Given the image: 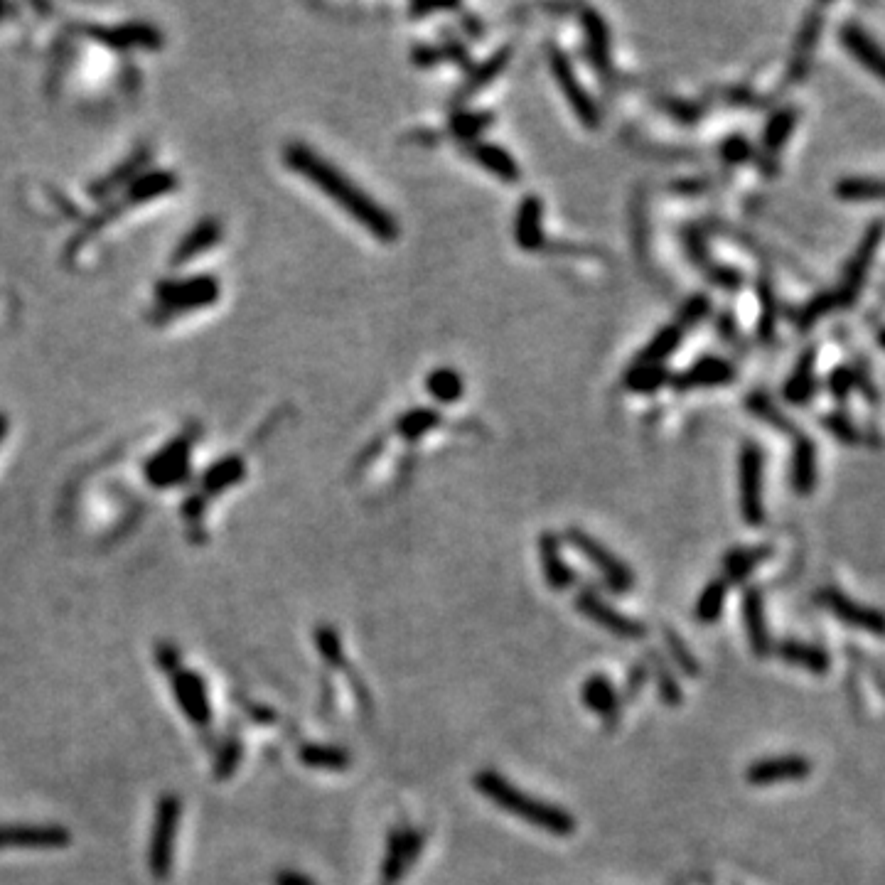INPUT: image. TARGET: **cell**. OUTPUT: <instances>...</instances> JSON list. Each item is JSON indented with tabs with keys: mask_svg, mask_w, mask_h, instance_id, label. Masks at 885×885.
I'll return each mask as SVG.
<instances>
[{
	"mask_svg": "<svg viewBox=\"0 0 885 885\" xmlns=\"http://www.w3.org/2000/svg\"><path fill=\"white\" fill-rule=\"evenodd\" d=\"M283 160H286V165L293 173H300L305 180L313 182L335 205L345 209L354 222L362 224L369 234H374V239L396 241V236H399L396 219L377 200H372L357 182H352L350 177L342 173L340 168L327 163L323 155L315 153L313 148L303 146V143H291L286 148V153H283Z\"/></svg>",
	"mask_w": 885,
	"mask_h": 885,
	"instance_id": "cell-1",
	"label": "cell"
},
{
	"mask_svg": "<svg viewBox=\"0 0 885 885\" xmlns=\"http://www.w3.org/2000/svg\"><path fill=\"white\" fill-rule=\"evenodd\" d=\"M475 790L482 797L490 799L492 804L504 809L507 814H514L522 822H527L536 829L546 831L551 836H573L576 831V819L568 812H563L556 804L544 802V799H536L527 795V792L519 790L514 782H509L507 777H502L495 770H482L475 775Z\"/></svg>",
	"mask_w": 885,
	"mask_h": 885,
	"instance_id": "cell-2",
	"label": "cell"
},
{
	"mask_svg": "<svg viewBox=\"0 0 885 885\" xmlns=\"http://www.w3.org/2000/svg\"><path fill=\"white\" fill-rule=\"evenodd\" d=\"M883 234H885L883 222H876L868 227V232L863 234L861 244H858L856 254L851 256L849 266H846L844 278H841L839 286H836L834 291L817 295V298L809 300V303L799 310V315H797L799 327H812L819 318H824L826 313H831V310L849 308V305L854 303V300L858 298V293H861L863 283H866V273L873 264V256H876L878 246H881Z\"/></svg>",
	"mask_w": 885,
	"mask_h": 885,
	"instance_id": "cell-3",
	"label": "cell"
},
{
	"mask_svg": "<svg viewBox=\"0 0 885 885\" xmlns=\"http://www.w3.org/2000/svg\"><path fill=\"white\" fill-rule=\"evenodd\" d=\"M219 298V281L212 276L180 278L163 281L155 288V310L160 315L187 313V310L207 308Z\"/></svg>",
	"mask_w": 885,
	"mask_h": 885,
	"instance_id": "cell-4",
	"label": "cell"
},
{
	"mask_svg": "<svg viewBox=\"0 0 885 885\" xmlns=\"http://www.w3.org/2000/svg\"><path fill=\"white\" fill-rule=\"evenodd\" d=\"M763 450L755 443H745L738 460V490H740V514L748 524L758 527L765 522L763 504Z\"/></svg>",
	"mask_w": 885,
	"mask_h": 885,
	"instance_id": "cell-5",
	"label": "cell"
},
{
	"mask_svg": "<svg viewBox=\"0 0 885 885\" xmlns=\"http://www.w3.org/2000/svg\"><path fill=\"white\" fill-rule=\"evenodd\" d=\"M566 539L571 541L573 549L581 551V554L598 568L600 576L605 578V583H608L615 593H627V590L635 588V573H632V568L625 566L608 546H603L598 539H593V536L578 527L568 529Z\"/></svg>",
	"mask_w": 885,
	"mask_h": 885,
	"instance_id": "cell-6",
	"label": "cell"
},
{
	"mask_svg": "<svg viewBox=\"0 0 885 885\" xmlns=\"http://www.w3.org/2000/svg\"><path fill=\"white\" fill-rule=\"evenodd\" d=\"M576 608L583 618H588L595 625H600L603 630H608L610 635L622 637V640H642L647 635V627L640 620L627 618L620 610H615L613 605L605 603L598 593L593 590H581L576 595Z\"/></svg>",
	"mask_w": 885,
	"mask_h": 885,
	"instance_id": "cell-7",
	"label": "cell"
},
{
	"mask_svg": "<svg viewBox=\"0 0 885 885\" xmlns=\"http://www.w3.org/2000/svg\"><path fill=\"white\" fill-rule=\"evenodd\" d=\"M549 64H551V72H554L556 84L566 96V101L571 104V109L576 111L578 121L583 123L586 128H598L600 123V114H598V106L593 104V99L588 96V91L581 87L576 77V69L573 64L568 62V57L563 55L559 47H549Z\"/></svg>",
	"mask_w": 885,
	"mask_h": 885,
	"instance_id": "cell-8",
	"label": "cell"
},
{
	"mask_svg": "<svg viewBox=\"0 0 885 885\" xmlns=\"http://www.w3.org/2000/svg\"><path fill=\"white\" fill-rule=\"evenodd\" d=\"M421 851H423L421 831H413V829L391 831L389 846H386V856H384V863H382L384 885L399 883Z\"/></svg>",
	"mask_w": 885,
	"mask_h": 885,
	"instance_id": "cell-9",
	"label": "cell"
},
{
	"mask_svg": "<svg viewBox=\"0 0 885 885\" xmlns=\"http://www.w3.org/2000/svg\"><path fill=\"white\" fill-rule=\"evenodd\" d=\"M839 40L841 45L854 55V59L861 64V67H866L873 77H878L885 84V50L861 28V25L856 23L841 25Z\"/></svg>",
	"mask_w": 885,
	"mask_h": 885,
	"instance_id": "cell-10",
	"label": "cell"
},
{
	"mask_svg": "<svg viewBox=\"0 0 885 885\" xmlns=\"http://www.w3.org/2000/svg\"><path fill=\"white\" fill-rule=\"evenodd\" d=\"M190 470V441H173L148 463V480L155 487L177 485Z\"/></svg>",
	"mask_w": 885,
	"mask_h": 885,
	"instance_id": "cell-11",
	"label": "cell"
},
{
	"mask_svg": "<svg viewBox=\"0 0 885 885\" xmlns=\"http://www.w3.org/2000/svg\"><path fill=\"white\" fill-rule=\"evenodd\" d=\"M581 699L588 711H593L608 728H613L618 723L622 701L615 684L605 674H593V677L583 681Z\"/></svg>",
	"mask_w": 885,
	"mask_h": 885,
	"instance_id": "cell-12",
	"label": "cell"
},
{
	"mask_svg": "<svg viewBox=\"0 0 885 885\" xmlns=\"http://www.w3.org/2000/svg\"><path fill=\"white\" fill-rule=\"evenodd\" d=\"M812 765L809 760L799 758V755H780V758H767L758 760L755 765L748 767L745 772V780L750 785H772V782H785V780H802L809 775Z\"/></svg>",
	"mask_w": 885,
	"mask_h": 885,
	"instance_id": "cell-13",
	"label": "cell"
},
{
	"mask_svg": "<svg viewBox=\"0 0 885 885\" xmlns=\"http://www.w3.org/2000/svg\"><path fill=\"white\" fill-rule=\"evenodd\" d=\"M514 241L524 251H539L544 246V205L536 195H527L514 219Z\"/></svg>",
	"mask_w": 885,
	"mask_h": 885,
	"instance_id": "cell-14",
	"label": "cell"
},
{
	"mask_svg": "<svg viewBox=\"0 0 885 885\" xmlns=\"http://www.w3.org/2000/svg\"><path fill=\"white\" fill-rule=\"evenodd\" d=\"M67 844V834L62 829H50V826H20V829H5L0 826V851L10 849H62Z\"/></svg>",
	"mask_w": 885,
	"mask_h": 885,
	"instance_id": "cell-15",
	"label": "cell"
},
{
	"mask_svg": "<svg viewBox=\"0 0 885 885\" xmlns=\"http://www.w3.org/2000/svg\"><path fill=\"white\" fill-rule=\"evenodd\" d=\"M736 379V369L731 362L721 357H704L696 364H691L686 372H681L674 384L679 389H699V386H721L731 384Z\"/></svg>",
	"mask_w": 885,
	"mask_h": 885,
	"instance_id": "cell-16",
	"label": "cell"
},
{
	"mask_svg": "<svg viewBox=\"0 0 885 885\" xmlns=\"http://www.w3.org/2000/svg\"><path fill=\"white\" fill-rule=\"evenodd\" d=\"M539 559H541V571H544L546 586L554 590H568L576 583V573L571 571L566 561L561 556V544L551 531L541 534L539 539Z\"/></svg>",
	"mask_w": 885,
	"mask_h": 885,
	"instance_id": "cell-17",
	"label": "cell"
},
{
	"mask_svg": "<svg viewBox=\"0 0 885 885\" xmlns=\"http://www.w3.org/2000/svg\"><path fill=\"white\" fill-rule=\"evenodd\" d=\"M468 155H470L472 160H475L477 165H482V168H485L487 173L497 175V177H500V180H504V182H519V175H522V173H519L517 160H514L512 155H509L504 148L495 146V143L475 141L468 148Z\"/></svg>",
	"mask_w": 885,
	"mask_h": 885,
	"instance_id": "cell-18",
	"label": "cell"
},
{
	"mask_svg": "<svg viewBox=\"0 0 885 885\" xmlns=\"http://www.w3.org/2000/svg\"><path fill=\"white\" fill-rule=\"evenodd\" d=\"M822 603L829 605V608L834 610L841 620L849 622V625L863 627V630L876 632V635H885V615L858 608V605L851 603V600L844 598L841 593H836V590H824Z\"/></svg>",
	"mask_w": 885,
	"mask_h": 885,
	"instance_id": "cell-19",
	"label": "cell"
},
{
	"mask_svg": "<svg viewBox=\"0 0 885 885\" xmlns=\"http://www.w3.org/2000/svg\"><path fill=\"white\" fill-rule=\"evenodd\" d=\"M817 485V448L809 438L797 436L792 453V487L797 495H809Z\"/></svg>",
	"mask_w": 885,
	"mask_h": 885,
	"instance_id": "cell-20",
	"label": "cell"
},
{
	"mask_svg": "<svg viewBox=\"0 0 885 885\" xmlns=\"http://www.w3.org/2000/svg\"><path fill=\"white\" fill-rule=\"evenodd\" d=\"M583 32H586V45L588 55L593 59L595 67L600 72H608L610 69V32L605 20L600 18L598 10L586 8L583 10Z\"/></svg>",
	"mask_w": 885,
	"mask_h": 885,
	"instance_id": "cell-21",
	"label": "cell"
},
{
	"mask_svg": "<svg viewBox=\"0 0 885 885\" xmlns=\"http://www.w3.org/2000/svg\"><path fill=\"white\" fill-rule=\"evenodd\" d=\"M743 620L748 627V640L753 652L758 657H765L770 652V632L765 625V613H763V598L755 588H750L743 598Z\"/></svg>",
	"mask_w": 885,
	"mask_h": 885,
	"instance_id": "cell-22",
	"label": "cell"
},
{
	"mask_svg": "<svg viewBox=\"0 0 885 885\" xmlns=\"http://www.w3.org/2000/svg\"><path fill=\"white\" fill-rule=\"evenodd\" d=\"M219 236H222V227H219V222H214V219H202V222L197 224L195 229H190L185 239L180 241V246L175 249L173 264L182 266V264H187V261L197 259L202 251L212 249V246L217 244Z\"/></svg>",
	"mask_w": 885,
	"mask_h": 885,
	"instance_id": "cell-23",
	"label": "cell"
},
{
	"mask_svg": "<svg viewBox=\"0 0 885 885\" xmlns=\"http://www.w3.org/2000/svg\"><path fill=\"white\" fill-rule=\"evenodd\" d=\"M814 362H817V350H807L797 362L792 377L785 382V399L792 404L802 406L814 396L817 382H814Z\"/></svg>",
	"mask_w": 885,
	"mask_h": 885,
	"instance_id": "cell-24",
	"label": "cell"
},
{
	"mask_svg": "<svg viewBox=\"0 0 885 885\" xmlns=\"http://www.w3.org/2000/svg\"><path fill=\"white\" fill-rule=\"evenodd\" d=\"M300 760L308 767L315 770H330V772H342L347 770L352 763L350 753L345 748H337V745H303L300 748Z\"/></svg>",
	"mask_w": 885,
	"mask_h": 885,
	"instance_id": "cell-25",
	"label": "cell"
},
{
	"mask_svg": "<svg viewBox=\"0 0 885 885\" xmlns=\"http://www.w3.org/2000/svg\"><path fill=\"white\" fill-rule=\"evenodd\" d=\"M767 556H770V549H765V546L731 551V554L723 559V573H726V578H723V581L726 583L743 581V578H748L750 573H753L755 568H758L760 563L767 559Z\"/></svg>",
	"mask_w": 885,
	"mask_h": 885,
	"instance_id": "cell-26",
	"label": "cell"
},
{
	"mask_svg": "<svg viewBox=\"0 0 885 885\" xmlns=\"http://www.w3.org/2000/svg\"><path fill=\"white\" fill-rule=\"evenodd\" d=\"M647 669L652 672L654 681H657L659 699H662L667 706H679L681 701H684V694H681L679 681L672 674V669H669V664L664 662L662 654L652 649V652L647 654Z\"/></svg>",
	"mask_w": 885,
	"mask_h": 885,
	"instance_id": "cell-27",
	"label": "cell"
},
{
	"mask_svg": "<svg viewBox=\"0 0 885 885\" xmlns=\"http://www.w3.org/2000/svg\"><path fill=\"white\" fill-rule=\"evenodd\" d=\"M426 389L441 404H455V401L463 399L465 384L460 379V374L450 367H438L433 369L426 377Z\"/></svg>",
	"mask_w": 885,
	"mask_h": 885,
	"instance_id": "cell-28",
	"label": "cell"
},
{
	"mask_svg": "<svg viewBox=\"0 0 885 885\" xmlns=\"http://www.w3.org/2000/svg\"><path fill=\"white\" fill-rule=\"evenodd\" d=\"M777 654H780L785 662L797 664V667L809 669V672L824 674L826 669H829V657H826L822 649L802 645V642H782V645L777 647Z\"/></svg>",
	"mask_w": 885,
	"mask_h": 885,
	"instance_id": "cell-29",
	"label": "cell"
},
{
	"mask_svg": "<svg viewBox=\"0 0 885 885\" xmlns=\"http://www.w3.org/2000/svg\"><path fill=\"white\" fill-rule=\"evenodd\" d=\"M441 423V413L433 409H413L406 411L404 416L396 421V431L406 438V441H418L426 433H431L433 428Z\"/></svg>",
	"mask_w": 885,
	"mask_h": 885,
	"instance_id": "cell-30",
	"label": "cell"
},
{
	"mask_svg": "<svg viewBox=\"0 0 885 885\" xmlns=\"http://www.w3.org/2000/svg\"><path fill=\"white\" fill-rule=\"evenodd\" d=\"M669 382L667 369H662V364H642L637 362L635 367L627 372L625 384L630 386L637 394H652V391L662 389Z\"/></svg>",
	"mask_w": 885,
	"mask_h": 885,
	"instance_id": "cell-31",
	"label": "cell"
},
{
	"mask_svg": "<svg viewBox=\"0 0 885 885\" xmlns=\"http://www.w3.org/2000/svg\"><path fill=\"white\" fill-rule=\"evenodd\" d=\"M797 126V111L795 109H782L777 114H772L770 121H767L765 133H763V143L770 153H777L787 141H790L792 131Z\"/></svg>",
	"mask_w": 885,
	"mask_h": 885,
	"instance_id": "cell-32",
	"label": "cell"
},
{
	"mask_svg": "<svg viewBox=\"0 0 885 885\" xmlns=\"http://www.w3.org/2000/svg\"><path fill=\"white\" fill-rule=\"evenodd\" d=\"M492 123H495V116L487 114V111H460V114L450 118V131H453L460 141L475 143Z\"/></svg>",
	"mask_w": 885,
	"mask_h": 885,
	"instance_id": "cell-33",
	"label": "cell"
},
{
	"mask_svg": "<svg viewBox=\"0 0 885 885\" xmlns=\"http://www.w3.org/2000/svg\"><path fill=\"white\" fill-rule=\"evenodd\" d=\"M681 327L679 325H667L654 335V340L642 350L640 362L642 364H662L669 354H674V350L681 345Z\"/></svg>",
	"mask_w": 885,
	"mask_h": 885,
	"instance_id": "cell-34",
	"label": "cell"
},
{
	"mask_svg": "<svg viewBox=\"0 0 885 885\" xmlns=\"http://www.w3.org/2000/svg\"><path fill=\"white\" fill-rule=\"evenodd\" d=\"M175 802H165L163 804V812H160L158 819V834H155V846H153V868L155 873H165L168 868V839L173 834V826H175Z\"/></svg>",
	"mask_w": 885,
	"mask_h": 885,
	"instance_id": "cell-35",
	"label": "cell"
},
{
	"mask_svg": "<svg viewBox=\"0 0 885 885\" xmlns=\"http://www.w3.org/2000/svg\"><path fill=\"white\" fill-rule=\"evenodd\" d=\"M728 583L723 578H716L708 586L701 590L699 603H696V620L699 622H716L723 613V603H726Z\"/></svg>",
	"mask_w": 885,
	"mask_h": 885,
	"instance_id": "cell-36",
	"label": "cell"
},
{
	"mask_svg": "<svg viewBox=\"0 0 885 885\" xmlns=\"http://www.w3.org/2000/svg\"><path fill=\"white\" fill-rule=\"evenodd\" d=\"M244 475H246L244 460L234 458L232 455V458L219 460L217 465H212V468H209L207 477H205V487L212 492H222V490H227V487L236 485V482L244 480Z\"/></svg>",
	"mask_w": 885,
	"mask_h": 885,
	"instance_id": "cell-37",
	"label": "cell"
},
{
	"mask_svg": "<svg viewBox=\"0 0 885 885\" xmlns=\"http://www.w3.org/2000/svg\"><path fill=\"white\" fill-rule=\"evenodd\" d=\"M662 637H664V645H667V649H669V657L674 659V664H677L681 672H684L686 677H699V674H701L699 659H696L694 654H691L689 645H686V642L681 640L679 632L674 630V627L664 625L662 627Z\"/></svg>",
	"mask_w": 885,
	"mask_h": 885,
	"instance_id": "cell-38",
	"label": "cell"
},
{
	"mask_svg": "<svg viewBox=\"0 0 885 885\" xmlns=\"http://www.w3.org/2000/svg\"><path fill=\"white\" fill-rule=\"evenodd\" d=\"M315 642H318L320 657H323V662L327 664V667H332V669L345 667V652H342L340 635H337L332 627H327V625L318 627V630H315Z\"/></svg>",
	"mask_w": 885,
	"mask_h": 885,
	"instance_id": "cell-39",
	"label": "cell"
},
{
	"mask_svg": "<svg viewBox=\"0 0 885 885\" xmlns=\"http://www.w3.org/2000/svg\"><path fill=\"white\" fill-rule=\"evenodd\" d=\"M819 30H822V18H819V13H812L807 18V23H804V28H802V32H799V40H797V64H795L797 74H802L804 69H807L809 55H812L814 45H817Z\"/></svg>",
	"mask_w": 885,
	"mask_h": 885,
	"instance_id": "cell-40",
	"label": "cell"
},
{
	"mask_svg": "<svg viewBox=\"0 0 885 885\" xmlns=\"http://www.w3.org/2000/svg\"><path fill=\"white\" fill-rule=\"evenodd\" d=\"M507 59H509V50L504 47V50L497 52V55H492L490 59H487V62H482L480 67L472 69L468 89H480V87H485V84H490L492 79H495L497 74L507 67Z\"/></svg>",
	"mask_w": 885,
	"mask_h": 885,
	"instance_id": "cell-41",
	"label": "cell"
},
{
	"mask_svg": "<svg viewBox=\"0 0 885 885\" xmlns=\"http://www.w3.org/2000/svg\"><path fill=\"white\" fill-rule=\"evenodd\" d=\"M775 295L767 281H760V337L770 340L772 332H775Z\"/></svg>",
	"mask_w": 885,
	"mask_h": 885,
	"instance_id": "cell-42",
	"label": "cell"
},
{
	"mask_svg": "<svg viewBox=\"0 0 885 885\" xmlns=\"http://www.w3.org/2000/svg\"><path fill=\"white\" fill-rule=\"evenodd\" d=\"M708 310H711V300H708L706 295L696 293L694 298L686 300L684 308H681L679 327H681V330H684V327H691V325L701 323V320H704L706 315H708Z\"/></svg>",
	"mask_w": 885,
	"mask_h": 885,
	"instance_id": "cell-43",
	"label": "cell"
},
{
	"mask_svg": "<svg viewBox=\"0 0 885 885\" xmlns=\"http://www.w3.org/2000/svg\"><path fill=\"white\" fill-rule=\"evenodd\" d=\"M647 679H649V669H647V664H645V662L635 664V667H632L630 672H627V679H625V694H622V699H620V701H635L637 696L642 694V689H645Z\"/></svg>",
	"mask_w": 885,
	"mask_h": 885,
	"instance_id": "cell-44",
	"label": "cell"
},
{
	"mask_svg": "<svg viewBox=\"0 0 885 885\" xmlns=\"http://www.w3.org/2000/svg\"><path fill=\"white\" fill-rule=\"evenodd\" d=\"M721 155H723V160H726V163H743V160L750 158L748 141H745V138H740V136L728 138V141L721 146Z\"/></svg>",
	"mask_w": 885,
	"mask_h": 885,
	"instance_id": "cell-45",
	"label": "cell"
},
{
	"mask_svg": "<svg viewBox=\"0 0 885 885\" xmlns=\"http://www.w3.org/2000/svg\"><path fill=\"white\" fill-rule=\"evenodd\" d=\"M824 426H829L831 431H834V436H836V438H841V441H844V443H858V441H863V436H858L856 428L851 426V423L846 421L844 416H831V418H826Z\"/></svg>",
	"mask_w": 885,
	"mask_h": 885,
	"instance_id": "cell-46",
	"label": "cell"
},
{
	"mask_svg": "<svg viewBox=\"0 0 885 885\" xmlns=\"http://www.w3.org/2000/svg\"><path fill=\"white\" fill-rule=\"evenodd\" d=\"M411 59H413V64H418V67H433V64L441 62L443 52L433 50L431 45H418V47H413Z\"/></svg>",
	"mask_w": 885,
	"mask_h": 885,
	"instance_id": "cell-47",
	"label": "cell"
},
{
	"mask_svg": "<svg viewBox=\"0 0 885 885\" xmlns=\"http://www.w3.org/2000/svg\"><path fill=\"white\" fill-rule=\"evenodd\" d=\"M273 883H276V885H318V883L313 881V878L305 876V873H295V871L278 873L276 881H273Z\"/></svg>",
	"mask_w": 885,
	"mask_h": 885,
	"instance_id": "cell-48",
	"label": "cell"
},
{
	"mask_svg": "<svg viewBox=\"0 0 885 885\" xmlns=\"http://www.w3.org/2000/svg\"><path fill=\"white\" fill-rule=\"evenodd\" d=\"M455 5H413V15H426V13H438V10H453Z\"/></svg>",
	"mask_w": 885,
	"mask_h": 885,
	"instance_id": "cell-49",
	"label": "cell"
},
{
	"mask_svg": "<svg viewBox=\"0 0 885 885\" xmlns=\"http://www.w3.org/2000/svg\"><path fill=\"white\" fill-rule=\"evenodd\" d=\"M5 436H8V416H5V413H0V445H3Z\"/></svg>",
	"mask_w": 885,
	"mask_h": 885,
	"instance_id": "cell-50",
	"label": "cell"
},
{
	"mask_svg": "<svg viewBox=\"0 0 885 885\" xmlns=\"http://www.w3.org/2000/svg\"><path fill=\"white\" fill-rule=\"evenodd\" d=\"M878 342H881V345L885 347V332H881V337H878Z\"/></svg>",
	"mask_w": 885,
	"mask_h": 885,
	"instance_id": "cell-51",
	"label": "cell"
}]
</instances>
